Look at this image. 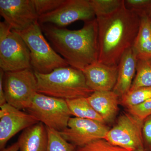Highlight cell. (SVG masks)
<instances>
[{
	"mask_svg": "<svg viewBox=\"0 0 151 151\" xmlns=\"http://www.w3.org/2000/svg\"><path fill=\"white\" fill-rule=\"evenodd\" d=\"M48 136L46 151H74L76 147L61 137L59 132L46 127Z\"/></svg>",
	"mask_w": 151,
	"mask_h": 151,
	"instance_id": "7402d4cb",
	"label": "cell"
},
{
	"mask_svg": "<svg viewBox=\"0 0 151 151\" xmlns=\"http://www.w3.org/2000/svg\"><path fill=\"white\" fill-rule=\"evenodd\" d=\"M127 111L144 120L151 115V98L142 104L127 109Z\"/></svg>",
	"mask_w": 151,
	"mask_h": 151,
	"instance_id": "484cf974",
	"label": "cell"
},
{
	"mask_svg": "<svg viewBox=\"0 0 151 151\" xmlns=\"http://www.w3.org/2000/svg\"><path fill=\"white\" fill-rule=\"evenodd\" d=\"M96 18L90 0H65L55 10L40 17L38 22L63 27L77 21L85 22Z\"/></svg>",
	"mask_w": 151,
	"mask_h": 151,
	"instance_id": "9c48e42d",
	"label": "cell"
},
{
	"mask_svg": "<svg viewBox=\"0 0 151 151\" xmlns=\"http://www.w3.org/2000/svg\"><path fill=\"white\" fill-rule=\"evenodd\" d=\"M3 86L7 103L19 110H26L37 93L35 72L31 68L4 72Z\"/></svg>",
	"mask_w": 151,
	"mask_h": 151,
	"instance_id": "8992f818",
	"label": "cell"
},
{
	"mask_svg": "<svg viewBox=\"0 0 151 151\" xmlns=\"http://www.w3.org/2000/svg\"><path fill=\"white\" fill-rule=\"evenodd\" d=\"M65 100L71 116L81 119H91L105 124L102 117L88 103L86 97Z\"/></svg>",
	"mask_w": 151,
	"mask_h": 151,
	"instance_id": "ac0fdd59",
	"label": "cell"
},
{
	"mask_svg": "<svg viewBox=\"0 0 151 151\" xmlns=\"http://www.w3.org/2000/svg\"><path fill=\"white\" fill-rule=\"evenodd\" d=\"M88 103L106 123L114 121L119 110L120 97L113 91H94L86 97Z\"/></svg>",
	"mask_w": 151,
	"mask_h": 151,
	"instance_id": "9a60e30c",
	"label": "cell"
},
{
	"mask_svg": "<svg viewBox=\"0 0 151 151\" xmlns=\"http://www.w3.org/2000/svg\"><path fill=\"white\" fill-rule=\"evenodd\" d=\"M134 151H144V150H134Z\"/></svg>",
	"mask_w": 151,
	"mask_h": 151,
	"instance_id": "f546056e",
	"label": "cell"
},
{
	"mask_svg": "<svg viewBox=\"0 0 151 151\" xmlns=\"http://www.w3.org/2000/svg\"><path fill=\"white\" fill-rule=\"evenodd\" d=\"M0 14L17 31L28 28L39 18L32 0H0Z\"/></svg>",
	"mask_w": 151,
	"mask_h": 151,
	"instance_id": "8fae6325",
	"label": "cell"
},
{
	"mask_svg": "<svg viewBox=\"0 0 151 151\" xmlns=\"http://www.w3.org/2000/svg\"><path fill=\"white\" fill-rule=\"evenodd\" d=\"M0 68L4 72L32 68L26 43L4 22H0Z\"/></svg>",
	"mask_w": 151,
	"mask_h": 151,
	"instance_id": "5b68a950",
	"label": "cell"
},
{
	"mask_svg": "<svg viewBox=\"0 0 151 151\" xmlns=\"http://www.w3.org/2000/svg\"></svg>",
	"mask_w": 151,
	"mask_h": 151,
	"instance_id": "4dcf8cb0",
	"label": "cell"
},
{
	"mask_svg": "<svg viewBox=\"0 0 151 151\" xmlns=\"http://www.w3.org/2000/svg\"><path fill=\"white\" fill-rule=\"evenodd\" d=\"M119 66L97 62L82 70L86 84L94 91H113L118 78Z\"/></svg>",
	"mask_w": 151,
	"mask_h": 151,
	"instance_id": "4fadbf2b",
	"label": "cell"
},
{
	"mask_svg": "<svg viewBox=\"0 0 151 151\" xmlns=\"http://www.w3.org/2000/svg\"><path fill=\"white\" fill-rule=\"evenodd\" d=\"M98 29V62L118 65L122 56L132 47L141 18L125 4L114 13L96 17Z\"/></svg>",
	"mask_w": 151,
	"mask_h": 151,
	"instance_id": "7a4b0ae2",
	"label": "cell"
},
{
	"mask_svg": "<svg viewBox=\"0 0 151 151\" xmlns=\"http://www.w3.org/2000/svg\"><path fill=\"white\" fill-rule=\"evenodd\" d=\"M151 87V58H138L137 70L129 91Z\"/></svg>",
	"mask_w": 151,
	"mask_h": 151,
	"instance_id": "d6986e66",
	"label": "cell"
},
{
	"mask_svg": "<svg viewBox=\"0 0 151 151\" xmlns=\"http://www.w3.org/2000/svg\"><path fill=\"white\" fill-rule=\"evenodd\" d=\"M109 129L105 124L91 119L74 117L70 118L66 129L58 132L65 140L78 147L94 141L105 139Z\"/></svg>",
	"mask_w": 151,
	"mask_h": 151,
	"instance_id": "30bf717a",
	"label": "cell"
},
{
	"mask_svg": "<svg viewBox=\"0 0 151 151\" xmlns=\"http://www.w3.org/2000/svg\"><path fill=\"white\" fill-rule=\"evenodd\" d=\"M143 121L128 111L122 113L116 125L108 131L105 139L113 145L130 151L144 150Z\"/></svg>",
	"mask_w": 151,
	"mask_h": 151,
	"instance_id": "ba28073f",
	"label": "cell"
},
{
	"mask_svg": "<svg viewBox=\"0 0 151 151\" xmlns=\"http://www.w3.org/2000/svg\"><path fill=\"white\" fill-rule=\"evenodd\" d=\"M74 151H130L113 145L105 139H100L81 147H76Z\"/></svg>",
	"mask_w": 151,
	"mask_h": 151,
	"instance_id": "cb8c5ba5",
	"label": "cell"
},
{
	"mask_svg": "<svg viewBox=\"0 0 151 151\" xmlns=\"http://www.w3.org/2000/svg\"><path fill=\"white\" fill-rule=\"evenodd\" d=\"M96 17L114 13L124 4V0H90Z\"/></svg>",
	"mask_w": 151,
	"mask_h": 151,
	"instance_id": "44dd1931",
	"label": "cell"
},
{
	"mask_svg": "<svg viewBox=\"0 0 151 151\" xmlns=\"http://www.w3.org/2000/svg\"><path fill=\"white\" fill-rule=\"evenodd\" d=\"M35 72L38 93L67 100L86 98L94 92L87 86L82 70L70 66L57 68L47 74Z\"/></svg>",
	"mask_w": 151,
	"mask_h": 151,
	"instance_id": "3957f363",
	"label": "cell"
},
{
	"mask_svg": "<svg viewBox=\"0 0 151 151\" xmlns=\"http://www.w3.org/2000/svg\"><path fill=\"white\" fill-rule=\"evenodd\" d=\"M0 149L19 132L39 122L32 115L6 103L0 106Z\"/></svg>",
	"mask_w": 151,
	"mask_h": 151,
	"instance_id": "7c38bea8",
	"label": "cell"
},
{
	"mask_svg": "<svg viewBox=\"0 0 151 151\" xmlns=\"http://www.w3.org/2000/svg\"><path fill=\"white\" fill-rule=\"evenodd\" d=\"M4 71L0 69V106L7 103L3 86V78Z\"/></svg>",
	"mask_w": 151,
	"mask_h": 151,
	"instance_id": "83f0119b",
	"label": "cell"
},
{
	"mask_svg": "<svg viewBox=\"0 0 151 151\" xmlns=\"http://www.w3.org/2000/svg\"><path fill=\"white\" fill-rule=\"evenodd\" d=\"M14 31L22 38L29 49L31 65L35 72L47 74L57 68L69 66L49 43L38 22L24 30Z\"/></svg>",
	"mask_w": 151,
	"mask_h": 151,
	"instance_id": "277c9868",
	"label": "cell"
},
{
	"mask_svg": "<svg viewBox=\"0 0 151 151\" xmlns=\"http://www.w3.org/2000/svg\"><path fill=\"white\" fill-rule=\"evenodd\" d=\"M125 6L140 18L151 19V0H124Z\"/></svg>",
	"mask_w": 151,
	"mask_h": 151,
	"instance_id": "603a6c76",
	"label": "cell"
},
{
	"mask_svg": "<svg viewBox=\"0 0 151 151\" xmlns=\"http://www.w3.org/2000/svg\"><path fill=\"white\" fill-rule=\"evenodd\" d=\"M19 150V144L17 142L14 143L12 145L1 150V151H18Z\"/></svg>",
	"mask_w": 151,
	"mask_h": 151,
	"instance_id": "f1b7e54d",
	"label": "cell"
},
{
	"mask_svg": "<svg viewBox=\"0 0 151 151\" xmlns=\"http://www.w3.org/2000/svg\"><path fill=\"white\" fill-rule=\"evenodd\" d=\"M20 151H46L48 136L46 127L38 122L23 131L17 142Z\"/></svg>",
	"mask_w": 151,
	"mask_h": 151,
	"instance_id": "2e32d148",
	"label": "cell"
},
{
	"mask_svg": "<svg viewBox=\"0 0 151 151\" xmlns=\"http://www.w3.org/2000/svg\"><path fill=\"white\" fill-rule=\"evenodd\" d=\"M54 50L70 67L81 70L98 62V29L96 19L84 22L81 29L71 30L50 24L40 25Z\"/></svg>",
	"mask_w": 151,
	"mask_h": 151,
	"instance_id": "6da1fadb",
	"label": "cell"
},
{
	"mask_svg": "<svg viewBox=\"0 0 151 151\" xmlns=\"http://www.w3.org/2000/svg\"><path fill=\"white\" fill-rule=\"evenodd\" d=\"M142 134L144 151H151V115L143 121Z\"/></svg>",
	"mask_w": 151,
	"mask_h": 151,
	"instance_id": "4316f807",
	"label": "cell"
},
{
	"mask_svg": "<svg viewBox=\"0 0 151 151\" xmlns=\"http://www.w3.org/2000/svg\"><path fill=\"white\" fill-rule=\"evenodd\" d=\"M26 110L45 127L59 132L67 128L71 118L66 100L38 92Z\"/></svg>",
	"mask_w": 151,
	"mask_h": 151,
	"instance_id": "52a82bcc",
	"label": "cell"
},
{
	"mask_svg": "<svg viewBox=\"0 0 151 151\" xmlns=\"http://www.w3.org/2000/svg\"><path fill=\"white\" fill-rule=\"evenodd\" d=\"M151 21L149 17L141 18L139 29L132 46L138 58H151Z\"/></svg>",
	"mask_w": 151,
	"mask_h": 151,
	"instance_id": "e0dca14e",
	"label": "cell"
},
{
	"mask_svg": "<svg viewBox=\"0 0 151 151\" xmlns=\"http://www.w3.org/2000/svg\"><path fill=\"white\" fill-rule=\"evenodd\" d=\"M65 0H32L39 17L51 12L59 7Z\"/></svg>",
	"mask_w": 151,
	"mask_h": 151,
	"instance_id": "d4e9b609",
	"label": "cell"
},
{
	"mask_svg": "<svg viewBox=\"0 0 151 151\" xmlns=\"http://www.w3.org/2000/svg\"><path fill=\"white\" fill-rule=\"evenodd\" d=\"M151 98V87L129 91L120 99V104L127 109L140 105Z\"/></svg>",
	"mask_w": 151,
	"mask_h": 151,
	"instance_id": "ffe728a7",
	"label": "cell"
},
{
	"mask_svg": "<svg viewBox=\"0 0 151 151\" xmlns=\"http://www.w3.org/2000/svg\"><path fill=\"white\" fill-rule=\"evenodd\" d=\"M137 60V55L132 47L124 53L119 62L117 82L113 91L120 99L131 89L136 75Z\"/></svg>",
	"mask_w": 151,
	"mask_h": 151,
	"instance_id": "5bb4252c",
	"label": "cell"
}]
</instances>
